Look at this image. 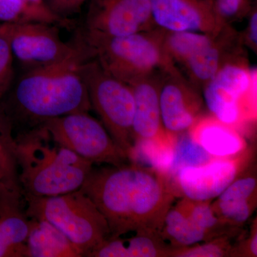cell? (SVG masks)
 I'll use <instances>...</instances> for the list:
<instances>
[{"mask_svg": "<svg viewBox=\"0 0 257 257\" xmlns=\"http://www.w3.org/2000/svg\"><path fill=\"white\" fill-rule=\"evenodd\" d=\"M105 217L110 237L140 231H162L176 196L155 169L133 162L94 168L81 188Z\"/></svg>", "mask_w": 257, "mask_h": 257, "instance_id": "1", "label": "cell"}, {"mask_svg": "<svg viewBox=\"0 0 257 257\" xmlns=\"http://www.w3.org/2000/svg\"><path fill=\"white\" fill-rule=\"evenodd\" d=\"M91 59L94 58L88 47L58 63L28 69L0 102L13 128L20 121L30 130L53 118L90 110L80 67Z\"/></svg>", "mask_w": 257, "mask_h": 257, "instance_id": "2", "label": "cell"}, {"mask_svg": "<svg viewBox=\"0 0 257 257\" xmlns=\"http://www.w3.org/2000/svg\"><path fill=\"white\" fill-rule=\"evenodd\" d=\"M15 158L20 187L34 197L78 190L93 168L89 161L56 143L42 125L15 137Z\"/></svg>", "mask_w": 257, "mask_h": 257, "instance_id": "3", "label": "cell"}, {"mask_svg": "<svg viewBox=\"0 0 257 257\" xmlns=\"http://www.w3.org/2000/svg\"><path fill=\"white\" fill-rule=\"evenodd\" d=\"M164 33L157 28L124 36L84 32L82 37L105 72L131 85L150 76L179 70L165 50Z\"/></svg>", "mask_w": 257, "mask_h": 257, "instance_id": "4", "label": "cell"}, {"mask_svg": "<svg viewBox=\"0 0 257 257\" xmlns=\"http://www.w3.org/2000/svg\"><path fill=\"white\" fill-rule=\"evenodd\" d=\"M23 194L28 217L43 219L53 224L83 256H87L110 237L105 217L80 189L54 197Z\"/></svg>", "mask_w": 257, "mask_h": 257, "instance_id": "5", "label": "cell"}, {"mask_svg": "<svg viewBox=\"0 0 257 257\" xmlns=\"http://www.w3.org/2000/svg\"><path fill=\"white\" fill-rule=\"evenodd\" d=\"M165 32L164 45L176 67L185 72L189 82L198 90L227 61L243 53L241 35L228 25L218 35L201 32Z\"/></svg>", "mask_w": 257, "mask_h": 257, "instance_id": "6", "label": "cell"}, {"mask_svg": "<svg viewBox=\"0 0 257 257\" xmlns=\"http://www.w3.org/2000/svg\"><path fill=\"white\" fill-rule=\"evenodd\" d=\"M256 71L244 52L226 62L205 84L204 104L211 116L237 128L256 117Z\"/></svg>", "mask_w": 257, "mask_h": 257, "instance_id": "7", "label": "cell"}, {"mask_svg": "<svg viewBox=\"0 0 257 257\" xmlns=\"http://www.w3.org/2000/svg\"><path fill=\"white\" fill-rule=\"evenodd\" d=\"M80 73L91 106L99 115L115 143L128 158L134 147L133 89L105 72L95 59L84 62L81 65Z\"/></svg>", "mask_w": 257, "mask_h": 257, "instance_id": "8", "label": "cell"}, {"mask_svg": "<svg viewBox=\"0 0 257 257\" xmlns=\"http://www.w3.org/2000/svg\"><path fill=\"white\" fill-rule=\"evenodd\" d=\"M56 143L93 164L120 166L127 155L116 143L102 123L88 111L53 118L41 124Z\"/></svg>", "mask_w": 257, "mask_h": 257, "instance_id": "9", "label": "cell"}, {"mask_svg": "<svg viewBox=\"0 0 257 257\" xmlns=\"http://www.w3.org/2000/svg\"><path fill=\"white\" fill-rule=\"evenodd\" d=\"M0 35L14 59L28 69L45 67L88 50L82 37L76 44L61 39L56 25L42 23L0 24Z\"/></svg>", "mask_w": 257, "mask_h": 257, "instance_id": "10", "label": "cell"}, {"mask_svg": "<svg viewBox=\"0 0 257 257\" xmlns=\"http://www.w3.org/2000/svg\"><path fill=\"white\" fill-rule=\"evenodd\" d=\"M155 28L150 0H93L84 32L119 37Z\"/></svg>", "mask_w": 257, "mask_h": 257, "instance_id": "11", "label": "cell"}, {"mask_svg": "<svg viewBox=\"0 0 257 257\" xmlns=\"http://www.w3.org/2000/svg\"><path fill=\"white\" fill-rule=\"evenodd\" d=\"M241 154L231 158H216L198 167L182 169L172 181L177 197L196 201H213L242 173L246 160Z\"/></svg>", "mask_w": 257, "mask_h": 257, "instance_id": "12", "label": "cell"}, {"mask_svg": "<svg viewBox=\"0 0 257 257\" xmlns=\"http://www.w3.org/2000/svg\"><path fill=\"white\" fill-rule=\"evenodd\" d=\"M160 103L163 127L171 135L188 131L205 105L199 90L179 70L160 74Z\"/></svg>", "mask_w": 257, "mask_h": 257, "instance_id": "13", "label": "cell"}, {"mask_svg": "<svg viewBox=\"0 0 257 257\" xmlns=\"http://www.w3.org/2000/svg\"><path fill=\"white\" fill-rule=\"evenodd\" d=\"M157 28L166 32L218 35L229 24L217 15L211 0H150Z\"/></svg>", "mask_w": 257, "mask_h": 257, "instance_id": "14", "label": "cell"}, {"mask_svg": "<svg viewBox=\"0 0 257 257\" xmlns=\"http://www.w3.org/2000/svg\"><path fill=\"white\" fill-rule=\"evenodd\" d=\"M160 74L140 79L130 85L135 97L134 144L138 142H159L168 136L161 117Z\"/></svg>", "mask_w": 257, "mask_h": 257, "instance_id": "15", "label": "cell"}, {"mask_svg": "<svg viewBox=\"0 0 257 257\" xmlns=\"http://www.w3.org/2000/svg\"><path fill=\"white\" fill-rule=\"evenodd\" d=\"M194 140L215 158H231L246 150V143L237 128L214 116H203L189 130Z\"/></svg>", "mask_w": 257, "mask_h": 257, "instance_id": "16", "label": "cell"}, {"mask_svg": "<svg viewBox=\"0 0 257 257\" xmlns=\"http://www.w3.org/2000/svg\"><path fill=\"white\" fill-rule=\"evenodd\" d=\"M130 238H109L88 257L170 256L174 248L162 239L160 231H140Z\"/></svg>", "mask_w": 257, "mask_h": 257, "instance_id": "17", "label": "cell"}, {"mask_svg": "<svg viewBox=\"0 0 257 257\" xmlns=\"http://www.w3.org/2000/svg\"><path fill=\"white\" fill-rule=\"evenodd\" d=\"M30 219L27 257H81L82 253L53 224L43 219Z\"/></svg>", "mask_w": 257, "mask_h": 257, "instance_id": "18", "label": "cell"}, {"mask_svg": "<svg viewBox=\"0 0 257 257\" xmlns=\"http://www.w3.org/2000/svg\"><path fill=\"white\" fill-rule=\"evenodd\" d=\"M161 235L172 248L192 246L211 239L207 233L198 227L179 202L167 211Z\"/></svg>", "mask_w": 257, "mask_h": 257, "instance_id": "19", "label": "cell"}, {"mask_svg": "<svg viewBox=\"0 0 257 257\" xmlns=\"http://www.w3.org/2000/svg\"><path fill=\"white\" fill-rule=\"evenodd\" d=\"M42 23L71 28L68 19L54 14L42 2L28 0H0V24Z\"/></svg>", "mask_w": 257, "mask_h": 257, "instance_id": "20", "label": "cell"}, {"mask_svg": "<svg viewBox=\"0 0 257 257\" xmlns=\"http://www.w3.org/2000/svg\"><path fill=\"white\" fill-rule=\"evenodd\" d=\"M171 145L170 162L163 174L171 185L182 169L206 165L216 159L194 140L189 130L172 135Z\"/></svg>", "mask_w": 257, "mask_h": 257, "instance_id": "21", "label": "cell"}, {"mask_svg": "<svg viewBox=\"0 0 257 257\" xmlns=\"http://www.w3.org/2000/svg\"><path fill=\"white\" fill-rule=\"evenodd\" d=\"M240 227L203 242L192 246L174 248L170 257H223L230 256L234 247V239L241 235Z\"/></svg>", "mask_w": 257, "mask_h": 257, "instance_id": "22", "label": "cell"}, {"mask_svg": "<svg viewBox=\"0 0 257 257\" xmlns=\"http://www.w3.org/2000/svg\"><path fill=\"white\" fill-rule=\"evenodd\" d=\"M13 130L11 120L0 105V168L10 176L18 175Z\"/></svg>", "mask_w": 257, "mask_h": 257, "instance_id": "23", "label": "cell"}, {"mask_svg": "<svg viewBox=\"0 0 257 257\" xmlns=\"http://www.w3.org/2000/svg\"><path fill=\"white\" fill-rule=\"evenodd\" d=\"M14 60L8 42L0 35V102L13 87Z\"/></svg>", "mask_w": 257, "mask_h": 257, "instance_id": "24", "label": "cell"}, {"mask_svg": "<svg viewBox=\"0 0 257 257\" xmlns=\"http://www.w3.org/2000/svg\"><path fill=\"white\" fill-rule=\"evenodd\" d=\"M214 10L221 20L229 24L248 12L249 0H211Z\"/></svg>", "mask_w": 257, "mask_h": 257, "instance_id": "25", "label": "cell"}, {"mask_svg": "<svg viewBox=\"0 0 257 257\" xmlns=\"http://www.w3.org/2000/svg\"><path fill=\"white\" fill-rule=\"evenodd\" d=\"M230 256H257V224L256 219L253 221L247 237H241L236 240L231 250Z\"/></svg>", "mask_w": 257, "mask_h": 257, "instance_id": "26", "label": "cell"}, {"mask_svg": "<svg viewBox=\"0 0 257 257\" xmlns=\"http://www.w3.org/2000/svg\"><path fill=\"white\" fill-rule=\"evenodd\" d=\"M87 0H49L48 8L58 17L67 19L75 14Z\"/></svg>", "mask_w": 257, "mask_h": 257, "instance_id": "27", "label": "cell"}, {"mask_svg": "<svg viewBox=\"0 0 257 257\" xmlns=\"http://www.w3.org/2000/svg\"><path fill=\"white\" fill-rule=\"evenodd\" d=\"M243 45H248L253 51L256 50L257 47V12L253 10L250 15L246 32L243 35H241Z\"/></svg>", "mask_w": 257, "mask_h": 257, "instance_id": "28", "label": "cell"}, {"mask_svg": "<svg viewBox=\"0 0 257 257\" xmlns=\"http://www.w3.org/2000/svg\"><path fill=\"white\" fill-rule=\"evenodd\" d=\"M6 177H11V176L8 175L6 172H5L3 169L0 168V181L3 180Z\"/></svg>", "mask_w": 257, "mask_h": 257, "instance_id": "29", "label": "cell"}, {"mask_svg": "<svg viewBox=\"0 0 257 257\" xmlns=\"http://www.w3.org/2000/svg\"><path fill=\"white\" fill-rule=\"evenodd\" d=\"M28 1H30V2H37V3H39V2H41L42 0H28Z\"/></svg>", "mask_w": 257, "mask_h": 257, "instance_id": "30", "label": "cell"}]
</instances>
